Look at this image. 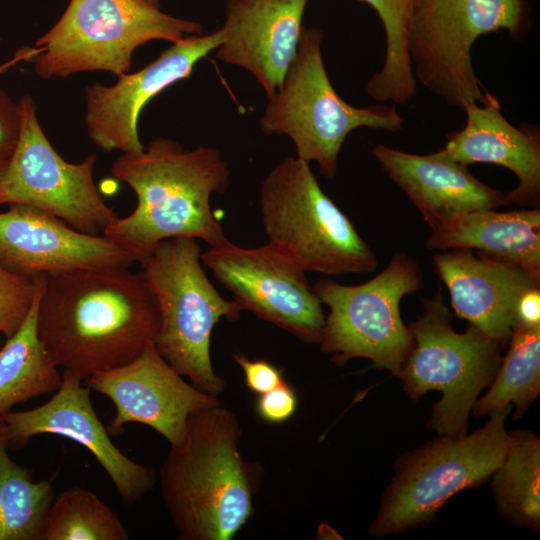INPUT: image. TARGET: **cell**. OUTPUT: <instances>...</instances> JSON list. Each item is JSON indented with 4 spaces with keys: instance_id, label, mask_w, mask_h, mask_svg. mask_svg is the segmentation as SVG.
<instances>
[{
    "instance_id": "6da1fadb",
    "label": "cell",
    "mask_w": 540,
    "mask_h": 540,
    "mask_svg": "<svg viewBox=\"0 0 540 540\" xmlns=\"http://www.w3.org/2000/svg\"><path fill=\"white\" fill-rule=\"evenodd\" d=\"M158 329L157 302L142 272L83 269L41 277L39 339L58 368L82 381L155 346Z\"/></svg>"
},
{
    "instance_id": "7a4b0ae2",
    "label": "cell",
    "mask_w": 540,
    "mask_h": 540,
    "mask_svg": "<svg viewBox=\"0 0 540 540\" xmlns=\"http://www.w3.org/2000/svg\"><path fill=\"white\" fill-rule=\"evenodd\" d=\"M114 178L137 197L134 211L103 233L140 264L162 241L188 237L209 247L228 241L211 209V197L230 184V168L215 147L184 149L156 138L142 151L123 153L112 165Z\"/></svg>"
},
{
    "instance_id": "3957f363",
    "label": "cell",
    "mask_w": 540,
    "mask_h": 540,
    "mask_svg": "<svg viewBox=\"0 0 540 540\" xmlns=\"http://www.w3.org/2000/svg\"><path fill=\"white\" fill-rule=\"evenodd\" d=\"M237 416L220 404L191 414L186 437L159 471L162 498L181 540H230L254 513L263 467L247 461Z\"/></svg>"
},
{
    "instance_id": "277c9868",
    "label": "cell",
    "mask_w": 540,
    "mask_h": 540,
    "mask_svg": "<svg viewBox=\"0 0 540 540\" xmlns=\"http://www.w3.org/2000/svg\"><path fill=\"white\" fill-rule=\"evenodd\" d=\"M141 265L158 306L156 350L192 385L218 397L225 381L212 366L211 335L222 318L236 321L242 310L208 279L197 239L164 240Z\"/></svg>"
},
{
    "instance_id": "5b68a950",
    "label": "cell",
    "mask_w": 540,
    "mask_h": 540,
    "mask_svg": "<svg viewBox=\"0 0 540 540\" xmlns=\"http://www.w3.org/2000/svg\"><path fill=\"white\" fill-rule=\"evenodd\" d=\"M259 211L267 243L305 272L333 276L378 267L376 254L323 192L310 163L296 156L265 176Z\"/></svg>"
},
{
    "instance_id": "8992f818",
    "label": "cell",
    "mask_w": 540,
    "mask_h": 540,
    "mask_svg": "<svg viewBox=\"0 0 540 540\" xmlns=\"http://www.w3.org/2000/svg\"><path fill=\"white\" fill-rule=\"evenodd\" d=\"M323 32L302 28L297 54L279 90L268 97L260 119L265 134L287 135L296 157L315 162L328 179L337 172L338 157L347 135L359 127L402 130L396 105L355 107L332 86L322 57Z\"/></svg>"
},
{
    "instance_id": "52a82bcc",
    "label": "cell",
    "mask_w": 540,
    "mask_h": 540,
    "mask_svg": "<svg viewBox=\"0 0 540 540\" xmlns=\"http://www.w3.org/2000/svg\"><path fill=\"white\" fill-rule=\"evenodd\" d=\"M510 410L506 405L490 412L488 422L471 434L440 435L401 455L369 533L381 537L426 525L456 493L491 477L508 450Z\"/></svg>"
},
{
    "instance_id": "ba28073f",
    "label": "cell",
    "mask_w": 540,
    "mask_h": 540,
    "mask_svg": "<svg viewBox=\"0 0 540 540\" xmlns=\"http://www.w3.org/2000/svg\"><path fill=\"white\" fill-rule=\"evenodd\" d=\"M408 328L414 344L397 376L405 392L418 400L430 390L440 391L428 426L443 436L466 435L477 397L500 366L501 346L471 324L466 332H456L441 289L422 299V312Z\"/></svg>"
},
{
    "instance_id": "9c48e42d",
    "label": "cell",
    "mask_w": 540,
    "mask_h": 540,
    "mask_svg": "<svg viewBox=\"0 0 540 540\" xmlns=\"http://www.w3.org/2000/svg\"><path fill=\"white\" fill-rule=\"evenodd\" d=\"M200 23L171 16L143 0H70L59 20L35 43L42 79L74 73H128L136 48L152 41L177 42L201 35Z\"/></svg>"
},
{
    "instance_id": "30bf717a",
    "label": "cell",
    "mask_w": 540,
    "mask_h": 540,
    "mask_svg": "<svg viewBox=\"0 0 540 540\" xmlns=\"http://www.w3.org/2000/svg\"><path fill=\"white\" fill-rule=\"evenodd\" d=\"M528 13L525 0H414L407 46L416 82L462 111L484 104L492 94L474 72L472 46L499 30L522 38Z\"/></svg>"
},
{
    "instance_id": "8fae6325",
    "label": "cell",
    "mask_w": 540,
    "mask_h": 540,
    "mask_svg": "<svg viewBox=\"0 0 540 540\" xmlns=\"http://www.w3.org/2000/svg\"><path fill=\"white\" fill-rule=\"evenodd\" d=\"M422 287L419 264L405 253L394 254L380 273L358 285L318 280L312 288L329 308L318 343L321 350L337 365L366 358L372 367L398 376L414 344L400 303Z\"/></svg>"
},
{
    "instance_id": "7c38bea8",
    "label": "cell",
    "mask_w": 540,
    "mask_h": 540,
    "mask_svg": "<svg viewBox=\"0 0 540 540\" xmlns=\"http://www.w3.org/2000/svg\"><path fill=\"white\" fill-rule=\"evenodd\" d=\"M18 104L20 135L0 176V204L35 207L77 231L103 235L119 216L103 201L94 183L96 155L80 163L65 161L42 130L33 99L25 95Z\"/></svg>"
},
{
    "instance_id": "4fadbf2b",
    "label": "cell",
    "mask_w": 540,
    "mask_h": 540,
    "mask_svg": "<svg viewBox=\"0 0 540 540\" xmlns=\"http://www.w3.org/2000/svg\"><path fill=\"white\" fill-rule=\"evenodd\" d=\"M201 262L248 310L307 343H319L325 323L322 302L306 272L267 243L244 248L231 241L209 247Z\"/></svg>"
},
{
    "instance_id": "5bb4252c",
    "label": "cell",
    "mask_w": 540,
    "mask_h": 540,
    "mask_svg": "<svg viewBox=\"0 0 540 540\" xmlns=\"http://www.w3.org/2000/svg\"><path fill=\"white\" fill-rule=\"evenodd\" d=\"M0 418L9 450L22 449L42 434L61 436L87 449L127 505L143 499L156 483L151 467L133 461L112 442L93 408L89 386L67 370L62 371L61 384L47 402L28 410H10Z\"/></svg>"
},
{
    "instance_id": "9a60e30c",
    "label": "cell",
    "mask_w": 540,
    "mask_h": 540,
    "mask_svg": "<svg viewBox=\"0 0 540 540\" xmlns=\"http://www.w3.org/2000/svg\"><path fill=\"white\" fill-rule=\"evenodd\" d=\"M87 380L90 389L114 405L115 414L107 427L111 436L121 434L130 423H138L158 432L171 447L185 440L191 414L219 404L217 397L187 382L155 346L131 362Z\"/></svg>"
},
{
    "instance_id": "2e32d148",
    "label": "cell",
    "mask_w": 540,
    "mask_h": 540,
    "mask_svg": "<svg viewBox=\"0 0 540 540\" xmlns=\"http://www.w3.org/2000/svg\"><path fill=\"white\" fill-rule=\"evenodd\" d=\"M223 41L222 28L208 35L187 36L141 70L118 76L114 85H89L85 90V123L92 142L104 152L142 151L137 124L144 106L167 87L188 78L196 63Z\"/></svg>"
},
{
    "instance_id": "e0dca14e",
    "label": "cell",
    "mask_w": 540,
    "mask_h": 540,
    "mask_svg": "<svg viewBox=\"0 0 540 540\" xmlns=\"http://www.w3.org/2000/svg\"><path fill=\"white\" fill-rule=\"evenodd\" d=\"M0 213V263L31 278L83 269L130 268L132 255L105 235L77 231L38 208L10 204Z\"/></svg>"
},
{
    "instance_id": "ac0fdd59",
    "label": "cell",
    "mask_w": 540,
    "mask_h": 540,
    "mask_svg": "<svg viewBox=\"0 0 540 540\" xmlns=\"http://www.w3.org/2000/svg\"><path fill=\"white\" fill-rule=\"evenodd\" d=\"M309 0H227L219 61L239 66L271 97L292 64Z\"/></svg>"
},
{
    "instance_id": "d6986e66",
    "label": "cell",
    "mask_w": 540,
    "mask_h": 540,
    "mask_svg": "<svg viewBox=\"0 0 540 540\" xmlns=\"http://www.w3.org/2000/svg\"><path fill=\"white\" fill-rule=\"evenodd\" d=\"M433 267L446 285L459 318L480 329L501 347L508 345L518 321L521 296L540 287V280L516 264L456 248L432 256Z\"/></svg>"
},
{
    "instance_id": "ffe728a7",
    "label": "cell",
    "mask_w": 540,
    "mask_h": 540,
    "mask_svg": "<svg viewBox=\"0 0 540 540\" xmlns=\"http://www.w3.org/2000/svg\"><path fill=\"white\" fill-rule=\"evenodd\" d=\"M370 151L432 231L463 214L506 205L501 191L478 180L467 166L448 158L441 148L418 155L378 144Z\"/></svg>"
},
{
    "instance_id": "44dd1931",
    "label": "cell",
    "mask_w": 540,
    "mask_h": 540,
    "mask_svg": "<svg viewBox=\"0 0 540 540\" xmlns=\"http://www.w3.org/2000/svg\"><path fill=\"white\" fill-rule=\"evenodd\" d=\"M464 112L466 124L447 136L441 148L444 154L465 166L489 163L509 169L517 176L518 185L505 195L506 205L539 208V126L525 123L514 127L502 115L493 95L484 104H470Z\"/></svg>"
},
{
    "instance_id": "7402d4cb",
    "label": "cell",
    "mask_w": 540,
    "mask_h": 540,
    "mask_svg": "<svg viewBox=\"0 0 540 540\" xmlns=\"http://www.w3.org/2000/svg\"><path fill=\"white\" fill-rule=\"evenodd\" d=\"M426 247L476 249L487 258L516 264L540 280V209L469 212L433 230Z\"/></svg>"
},
{
    "instance_id": "603a6c76",
    "label": "cell",
    "mask_w": 540,
    "mask_h": 540,
    "mask_svg": "<svg viewBox=\"0 0 540 540\" xmlns=\"http://www.w3.org/2000/svg\"><path fill=\"white\" fill-rule=\"evenodd\" d=\"M41 277L35 278V297L25 320L0 349V417L17 404L54 393L62 381L37 332Z\"/></svg>"
},
{
    "instance_id": "cb8c5ba5",
    "label": "cell",
    "mask_w": 540,
    "mask_h": 540,
    "mask_svg": "<svg viewBox=\"0 0 540 540\" xmlns=\"http://www.w3.org/2000/svg\"><path fill=\"white\" fill-rule=\"evenodd\" d=\"M55 476L35 481L29 468L10 457L0 418V540H43Z\"/></svg>"
},
{
    "instance_id": "d4e9b609",
    "label": "cell",
    "mask_w": 540,
    "mask_h": 540,
    "mask_svg": "<svg viewBox=\"0 0 540 540\" xmlns=\"http://www.w3.org/2000/svg\"><path fill=\"white\" fill-rule=\"evenodd\" d=\"M510 433L503 462L492 474L498 511L518 527L540 528V440L530 431Z\"/></svg>"
},
{
    "instance_id": "484cf974",
    "label": "cell",
    "mask_w": 540,
    "mask_h": 540,
    "mask_svg": "<svg viewBox=\"0 0 540 540\" xmlns=\"http://www.w3.org/2000/svg\"><path fill=\"white\" fill-rule=\"evenodd\" d=\"M508 346L490 389L473 406L476 418L513 403L519 419L540 392V324L517 321Z\"/></svg>"
},
{
    "instance_id": "4316f807",
    "label": "cell",
    "mask_w": 540,
    "mask_h": 540,
    "mask_svg": "<svg viewBox=\"0 0 540 540\" xmlns=\"http://www.w3.org/2000/svg\"><path fill=\"white\" fill-rule=\"evenodd\" d=\"M378 14L386 38L382 69L371 76L366 92L374 100L405 105L416 92L407 33L414 0H359Z\"/></svg>"
},
{
    "instance_id": "83f0119b",
    "label": "cell",
    "mask_w": 540,
    "mask_h": 540,
    "mask_svg": "<svg viewBox=\"0 0 540 540\" xmlns=\"http://www.w3.org/2000/svg\"><path fill=\"white\" fill-rule=\"evenodd\" d=\"M129 534L118 514L97 494L71 487L55 495L43 540H127Z\"/></svg>"
},
{
    "instance_id": "f1b7e54d",
    "label": "cell",
    "mask_w": 540,
    "mask_h": 540,
    "mask_svg": "<svg viewBox=\"0 0 540 540\" xmlns=\"http://www.w3.org/2000/svg\"><path fill=\"white\" fill-rule=\"evenodd\" d=\"M36 292V279L16 274L0 263V333L11 337L25 320Z\"/></svg>"
},
{
    "instance_id": "f546056e",
    "label": "cell",
    "mask_w": 540,
    "mask_h": 540,
    "mask_svg": "<svg viewBox=\"0 0 540 540\" xmlns=\"http://www.w3.org/2000/svg\"><path fill=\"white\" fill-rule=\"evenodd\" d=\"M297 395L286 382L259 395L256 408L259 416L272 424L290 419L297 409Z\"/></svg>"
},
{
    "instance_id": "4dcf8cb0",
    "label": "cell",
    "mask_w": 540,
    "mask_h": 540,
    "mask_svg": "<svg viewBox=\"0 0 540 540\" xmlns=\"http://www.w3.org/2000/svg\"><path fill=\"white\" fill-rule=\"evenodd\" d=\"M234 360L243 371L247 387L259 395L285 381L281 371L265 359H250L241 354H234Z\"/></svg>"
},
{
    "instance_id": "1f68e13d",
    "label": "cell",
    "mask_w": 540,
    "mask_h": 540,
    "mask_svg": "<svg viewBox=\"0 0 540 540\" xmlns=\"http://www.w3.org/2000/svg\"><path fill=\"white\" fill-rule=\"evenodd\" d=\"M20 129L19 104L0 88V159H10L18 142Z\"/></svg>"
},
{
    "instance_id": "d6a6232c",
    "label": "cell",
    "mask_w": 540,
    "mask_h": 540,
    "mask_svg": "<svg viewBox=\"0 0 540 540\" xmlns=\"http://www.w3.org/2000/svg\"><path fill=\"white\" fill-rule=\"evenodd\" d=\"M518 321L536 325L540 324V287L525 292L517 305Z\"/></svg>"
},
{
    "instance_id": "836d02e7",
    "label": "cell",
    "mask_w": 540,
    "mask_h": 540,
    "mask_svg": "<svg viewBox=\"0 0 540 540\" xmlns=\"http://www.w3.org/2000/svg\"><path fill=\"white\" fill-rule=\"evenodd\" d=\"M43 51L42 47H23L16 51L11 59L0 64V76L22 61L34 59Z\"/></svg>"
},
{
    "instance_id": "e575fe53",
    "label": "cell",
    "mask_w": 540,
    "mask_h": 540,
    "mask_svg": "<svg viewBox=\"0 0 540 540\" xmlns=\"http://www.w3.org/2000/svg\"><path fill=\"white\" fill-rule=\"evenodd\" d=\"M9 160L0 159V176L2 175L4 169L6 168Z\"/></svg>"
},
{
    "instance_id": "d590c367",
    "label": "cell",
    "mask_w": 540,
    "mask_h": 540,
    "mask_svg": "<svg viewBox=\"0 0 540 540\" xmlns=\"http://www.w3.org/2000/svg\"><path fill=\"white\" fill-rule=\"evenodd\" d=\"M153 6L159 7V0H143Z\"/></svg>"
},
{
    "instance_id": "8d00e7d4",
    "label": "cell",
    "mask_w": 540,
    "mask_h": 540,
    "mask_svg": "<svg viewBox=\"0 0 540 540\" xmlns=\"http://www.w3.org/2000/svg\"><path fill=\"white\" fill-rule=\"evenodd\" d=\"M0 341H1V333H0Z\"/></svg>"
}]
</instances>
